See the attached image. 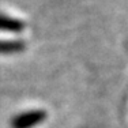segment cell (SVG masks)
<instances>
[{"instance_id": "cell-1", "label": "cell", "mask_w": 128, "mask_h": 128, "mask_svg": "<svg viewBox=\"0 0 128 128\" xmlns=\"http://www.w3.org/2000/svg\"><path fill=\"white\" fill-rule=\"evenodd\" d=\"M25 29V23L19 19H14L7 15L0 14V30H7V32H22Z\"/></svg>"}, {"instance_id": "cell-2", "label": "cell", "mask_w": 128, "mask_h": 128, "mask_svg": "<svg viewBox=\"0 0 128 128\" xmlns=\"http://www.w3.org/2000/svg\"><path fill=\"white\" fill-rule=\"evenodd\" d=\"M23 45L20 42H2L0 41V52H16L20 50Z\"/></svg>"}]
</instances>
